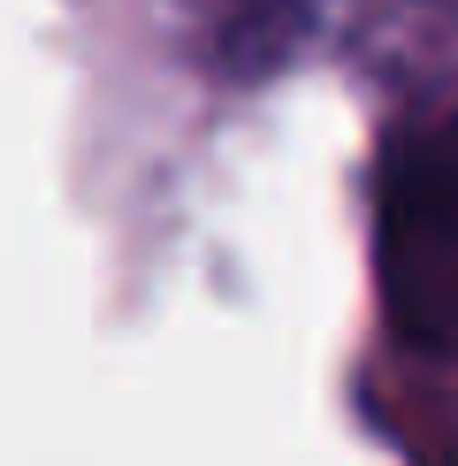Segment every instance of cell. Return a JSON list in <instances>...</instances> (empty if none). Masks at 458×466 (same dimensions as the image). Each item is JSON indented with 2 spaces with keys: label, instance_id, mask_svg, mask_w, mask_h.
<instances>
[{
  "label": "cell",
  "instance_id": "6da1fadb",
  "mask_svg": "<svg viewBox=\"0 0 458 466\" xmlns=\"http://www.w3.org/2000/svg\"><path fill=\"white\" fill-rule=\"evenodd\" d=\"M382 276L397 329L420 344H458V123L397 146L382 191Z\"/></svg>",
  "mask_w": 458,
  "mask_h": 466
},
{
  "label": "cell",
  "instance_id": "7a4b0ae2",
  "mask_svg": "<svg viewBox=\"0 0 458 466\" xmlns=\"http://www.w3.org/2000/svg\"><path fill=\"white\" fill-rule=\"evenodd\" d=\"M321 8L329 0H176V24H184V46L214 85L244 92V85H267L283 76L305 54Z\"/></svg>",
  "mask_w": 458,
  "mask_h": 466
},
{
  "label": "cell",
  "instance_id": "3957f363",
  "mask_svg": "<svg viewBox=\"0 0 458 466\" xmlns=\"http://www.w3.org/2000/svg\"><path fill=\"white\" fill-rule=\"evenodd\" d=\"M420 8H458V0H420Z\"/></svg>",
  "mask_w": 458,
  "mask_h": 466
}]
</instances>
